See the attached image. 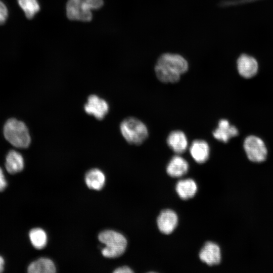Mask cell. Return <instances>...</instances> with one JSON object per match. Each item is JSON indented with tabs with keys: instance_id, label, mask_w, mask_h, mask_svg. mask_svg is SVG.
Instances as JSON below:
<instances>
[{
	"instance_id": "1",
	"label": "cell",
	"mask_w": 273,
	"mask_h": 273,
	"mask_svg": "<svg viewBox=\"0 0 273 273\" xmlns=\"http://www.w3.org/2000/svg\"><path fill=\"white\" fill-rule=\"evenodd\" d=\"M188 68V62L181 55L165 53L158 59L155 72L161 82L175 83L179 80L181 75L186 73Z\"/></svg>"
},
{
	"instance_id": "2",
	"label": "cell",
	"mask_w": 273,
	"mask_h": 273,
	"mask_svg": "<svg viewBox=\"0 0 273 273\" xmlns=\"http://www.w3.org/2000/svg\"><path fill=\"white\" fill-rule=\"evenodd\" d=\"M5 139L14 147L24 149L31 143V136L26 125L14 118L9 119L3 127Z\"/></svg>"
},
{
	"instance_id": "3",
	"label": "cell",
	"mask_w": 273,
	"mask_h": 273,
	"mask_svg": "<svg viewBox=\"0 0 273 273\" xmlns=\"http://www.w3.org/2000/svg\"><path fill=\"white\" fill-rule=\"evenodd\" d=\"M99 241L105 247L101 250L102 255L107 258H116L121 255L125 251L127 241L121 234L113 231L105 230L99 236Z\"/></svg>"
},
{
	"instance_id": "4",
	"label": "cell",
	"mask_w": 273,
	"mask_h": 273,
	"mask_svg": "<svg viewBox=\"0 0 273 273\" xmlns=\"http://www.w3.org/2000/svg\"><path fill=\"white\" fill-rule=\"evenodd\" d=\"M103 0H68L66 14L70 20L88 22L92 19V10L100 8Z\"/></svg>"
},
{
	"instance_id": "5",
	"label": "cell",
	"mask_w": 273,
	"mask_h": 273,
	"mask_svg": "<svg viewBox=\"0 0 273 273\" xmlns=\"http://www.w3.org/2000/svg\"><path fill=\"white\" fill-rule=\"evenodd\" d=\"M120 130L124 139L131 145H140L148 136V130L146 125L133 117L124 119L120 123Z\"/></svg>"
},
{
	"instance_id": "6",
	"label": "cell",
	"mask_w": 273,
	"mask_h": 273,
	"mask_svg": "<svg viewBox=\"0 0 273 273\" xmlns=\"http://www.w3.org/2000/svg\"><path fill=\"white\" fill-rule=\"evenodd\" d=\"M244 148L249 160L254 162L264 161L267 151L263 141L257 136H247L244 142Z\"/></svg>"
},
{
	"instance_id": "7",
	"label": "cell",
	"mask_w": 273,
	"mask_h": 273,
	"mask_svg": "<svg viewBox=\"0 0 273 273\" xmlns=\"http://www.w3.org/2000/svg\"><path fill=\"white\" fill-rule=\"evenodd\" d=\"M109 108L108 103L96 95H90L84 106L85 112L98 120H102L106 116Z\"/></svg>"
},
{
	"instance_id": "8",
	"label": "cell",
	"mask_w": 273,
	"mask_h": 273,
	"mask_svg": "<svg viewBox=\"0 0 273 273\" xmlns=\"http://www.w3.org/2000/svg\"><path fill=\"white\" fill-rule=\"evenodd\" d=\"M200 259L209 265H216L221 260V253L219 247L211 242H207L199 253Z\"/></svg>"
},
{
	"instance_id": "9",
	"label": "cell",
	"mask_w": 273,
	"mask_h": 273,
	"mask_svg": "<svg viewBox=\"0 0 273 273\" xmlns=\"http://www.w3.org/2000/svg\"><path fill=\"white\" fill-rule=\"evenodd\" d=\"M238 129L224 119L219 121L217 127L212 131L213 136L215 139L225 143H228L231 138L238 135Z\"/></svg>"
},
{
	"instance_id": "10",
	"label": "cell",
	"mask_w": 273,
	"mask_h": 273,
	"mask_svg": "<svg viewBox=\"0 0 273 273\" xmlns=\"http://www.w3.org/2000/svg\"><path fill=\"white\" fill-rule=\"evenodd\" d=\"M177 216L171 210L166 209L162 211L157 218L159 230L163 234H169L176 228L177 224Z\"/></svg>"
},
{
	"instance_id": "11",
	"label": "cell",
	"mask_w": 273,
	"mask_h": 273,
	"mask_svg": "<svg viewBox=\"0 0 273 273\" xmlns=\"http://www.w3.org/2000/svg\"><path fill=\"white\" fill-rule=\"evenodd\" d=\"M237 68L241 76L245 78H250L256 74L258 64L254 58L243 54L238 59Z\"/></svg>"
},
{
	"instance_id": "12",
	"label": "cell",
	"mask_w": 273,
	"mask_h": 273,
	"mask_svg": "<svg viewBox=\"0 0 273 273\" xmlns=\"http://www.w3.org/2000/svg\"><path fill=\"white\" fill-rule=\"evenodd\" d=\"M168 146L175 153L181 154L188 147V140L184 132L179 130L172 131L166 140Z\"/></svg>"
},
{
	"instance_id": "13",
	"label": "cell",
	"mask_w": 273,
	"mask_h": 273,
	"mask_svg": "<svg viewBox=\"0 0 273 273\" xmlns=\"http://www.w3.org/2000/svg\"><path fill=\"white\" fill-rule=\"evenodd\" d=\"M190 153L196 162L200 164L203 163L209 158V146L204 140H195L190 146Z\"/></svg>"
},
{
	"instance_id": "14",
	"label": "cell",
	"mask_w": 273,
	"mask_h": 273,
	"mask_svg": "<svg viewBox=\"0 0 273 273\" xmlns=\"http://www.w3.org/2000/svg\"><path fill=\"white\" fill-rule=\"evenodd\" d=\"M5 165L9 173L16 174L21 171L24 168V158L18 151L10 150L6 155Z\"/></svg>"
},
{
	"instance_id": "15",
	"label": "cell",
	"mask_w": 273,
	"mask_h": 273,
	"mask_svg": "<svg viewBox=\"0 0 273 273\" xmlns=\"http://www.w3.org/2000/svg\"><path fill=\"white\" fill-rule=\"evenodd\" d=\"M188 169L189 164L187 161L183 157L175 155L168 163L166 171L170 176L178 177L185 174Z\"/></svg>"
},
{
	"instance_id": "16",
	"label": "cell",
	"mask_w": 273,
	"mask_h": 273,
	"mask_svg": "<svg viewBox=\"0 0 273 273\" xmlns=\"http://www.w3.org/2000/svg\"><path fill=\"white\" fill-rule=\"evenodd\" d=\"M105 176L104 173L98 168L88 170L85 175V181L88 188L99 191L104 186Z\"/></svg>"
},
{
	"instance_id": "17",
	"label": "cell",
	"mask_w": 273,
	"mask_h": 273,
	"mask_svg": "<svg viewBox=\"0 0 273 273\" xmlns=\"http://www.w3.org/2000/svg\"><path fill=\"white\" fill-rule=\"evenodd\" d=\"M56 270L53 261L44 257L32 262L27 267V271L29 273H54Z\"/></svg>"
},
{
	"instance_id": "18",
	"label": "cell",
	"mask_w": 273,
	"mask_h": 273,
	"mask_svg": "<svg viewBox=\"0 0 273 273\" xmlns=\"http://www.w3.org/2000/svg\"><path fill=\"white\" fill-rule=\"evenodd\" d=\"M197 187L194 180L190 178L178 181L176 186V191L182 199L192 198L196 194Z\"/></svg>"
},
{
	"instance_id": "19",
	"label": "cell",
	"mask_w": 273,
	"mask_h": 273,
	"mask_svg": "<svg viewBox=\"0 0 273 273\" xmlns=\"http://www.w3.org/2000/svg\"><path fill=\"white\" fill-rule=\"evenodd\" d=\"M29 238L32 245L37 249L43 248L47 243V235L41 228H34L29 233Z\"/></svg>"
},
{
	"instance_id": "20",
	"label": "cell",
	"mask_w": 273,
	"mask_h": 273,
	"mask_svg": "<svg viewBox=\"0 0 273 273\" xmlns=\"http://www.w3.org/2000/svg\"><path fill=\"white\" fill-rule=\"evenodd\" d=\"M18 3L29 19L33 18L40 10L37 0H18Z\"/></svg>"
},
{
	"instance_id": "21",
	"label": "cell",
	"mask_w": 273,
	"mask_h": 273,
	"mask_svg": "<svg viewBox=\"0 0 273 273\" xmlns=\"http://www.w3.org/2000/svg\"><path fill=\"white\" fill-rule=\"evenodd\" d=\"M8 16V11L5 4L0 1V25L4 24Z\"/></svg>"
},
{
	"instance_id": "22",
	"label": "cell",
	"mask_w": 273,
	"mask_h": 273,
	"mask_svg": "<svg viewBox=\"0 0 273 273\" xmlns=\"http://www.w3.org/2000/svg\"><path fill=\"white\" fill-rule=\"evenodd\" d=\"M7 186V181L3 169L0 167V192L4 191Z\"/></svg>"
},
{
	"instance_id": "23",
	"label": "cell",
	"mask_w": 273,
	"mask_h": 273,
	"mask_svg": "<svg viewBox=\"0 0 273 273\" xmlns=\"http://www.w3.org/2000/svg\"><path fill=\"white\" fill-rule=\"evenodd\" d=\"M114 273H130L133 272L132 270L128 267L124 266L118 267L114 270Z\"/></svg>"
},
{
	"instance_id": "24",
	"label": "cell",
	"mask_w": 273,
	"mask_h": 273,
	"mask_svg": "<svg viewBox=\"0 0 273 273\" xmlns=\"http://www.w3.org/2000/svg\"><path fill=\"white\" fill-rule=\"evenodd\" d=\"M5 260L4 258L0 255V272H2L4 269Z\"/></svg>"
}]
</instances>
